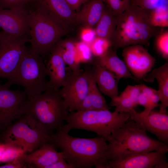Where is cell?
<instances>
[{
    "label": "cell",
    "instance_id": "6da1fadb",
    "mask_svg": "<svg viewBox=\"0 0 168 168\" xmlns=\"http://www.w3.org/2000/svg\"><path fill=\"white\" fill-rule=\"evenodd\" d=\"M68 132L63 126L51 135L50 142L61 151L66 161L73 168H103L108 149L106 140L98 135L76 137Z\"/></svg>",
    "mask_w": 168,
    "mask_h": 168
},
{
    "label": "cell",
    "instance_id": "7a4b0ae2",
    "mask_svg": "<svg viewBox=\"0 0 168 168\" xmlns=\"http://www.w3.org/2000/svg\"><path fill=\"white\" fill-rule=\"evenodd\" d=\"M108 142L103 168L109 161L128 154L168 151V146L147 135L130 117L121 127L114 131L107 140Z\"/></svg>",
    "mask_w": 168,
    "mask_h": 168
},
{
    "label": "cell",
    "instance_id": "3957f363",
    "mask_svg": "<svg viewBox=\"0 0 168 168\" xmlns=\"http://www.w3.org/2000/svg\"><path fill=\"white\" fill-rule=\"evenodd\" d=\"M161 31L152 25L148 12L130 3L117 17L115 32L111 40L112 48L117 50L136 44L148 47L150 39Z\"/></svg>",
    "mask_w": 168,
    "mask_h": 168
},
{
    "label": "cell",
    "instance_id": "277c9868",
    "mask_svg": "<svg viewBox=\"0 0 168 168\" xmlns=\"http://www.w3.org/2000/svg\"><path fill=\"white\" fill-rule=\"evenodd\" d=\"M69 113L59 89L54 88L28 98L24 108V114L42 131L49 135L63 126Z\"/></svg>",
    "mask_w": 168,
    "mask_h": 168
},
{
    "label": "cell",
    "instance_id": "5b68a950",
    "mask_svg": "<svg viewBox=\"0 0 168 168\" xmlns=\"http://www.w3.org/2000/svg\"><path fill=\"white\" fill-rule=\"evenodd\" d=\"M128 113L111 112L108 110L76 111L69 112L63 127L90 131L107 140L111 133L122 127L130 117Z\"/></svg>",
    "mask_w": 168,
    "mask_h": 168
},
{
    "label": "cell",
    "instance_id": "8992f818",
    "mask_svg": "<svg viewBox=\"0 0 168 168\" xmlns=\"http://www.w3.org/2000/svg\"><path fill=\"white\" fill-rule=\"evenodd\" d=\"M45 64L40 56L27 48L17 68L4 85L22 86L28 98L40 94L52 88L46 77Z\"/></svg>",
    "mask_w": 168,
    "mask_h": 168
},
{
    "label": "cell",
    "instance_id": "52a82bcc",
    "mask_svg": "<svg viewBox=\"0 0 168 168\" xmlns=\"http://www.w3.org/2000/svg\"><path fill=\"white\" fill-rule=\"evenodd\" d=\"M2 138L4 143L26 153L50 142L51 135L42 131L28 116L24 114L4 129Z\"/></svg>",
    "mask_w": 168,
    "mask_h": 168
},
{
    "label": "cell",
    "instance_id": "ba28073f",
    "mask_svg": "<svg viewBox=\"0 0 168 168\" xmlns=\"http://www.w3.org/2000/svg\"><path fill=\"white\" fill-rule=\"evenodd\" d=\"M31 49L43 57L49 54L62 36L67 32L58 25L37 11L29 12Z\"/></svg>",
    "mask_w": 168,
    "mask_h": 168
},
{
    "label": "cell",
    "instance_id": "9c48e42d",
    "mask_svg": "<svg viewBox=\"0 0 168 168\" xmlns=\"http://www.w3.org/2000/svg\"><path fill=\"white\" fill-rule=\"evenodd\" d=\"M92 78L90 70L74 73L69 69L65 83L59 89L69 112L77 110L88 92Z\"/></svg>",
    "mask_w": 168,
    "mask_h": 168
},
{
    "label": "cell",
    "instance_id": "30bf717a",
    "mask_svg": "<svg viewBox=\"0 0 168 168\" xmlns=\"http://www.w3.org/2000/svg\"><path fill=\"white\" fill-rule=\"evenodd\" d=\"M27 99L24 91L12 90L0 82V129H5L24 114Z\"/></svg>",
    "mask_w": 168,
    "mask_h": 168
},
{
    "label": "cell",
    "instance_id": "8fae6325",
    "mask_svg": "<svg viewBox=\"0 0 168 168\" xmlns=\"http://www.w3.org/2000/svg\"><path fill=\"white\" fill-rule=\"evenodd\" d=\"M29 39L9 35L0 44V78L8 79L15 72L27 49Z\"/></svg>",
    "mask_w": 168,
    "mask_h": 168
},
{
    "label": "cell",
    "instance_id": "7c38bea8",
    "mask_svg": "<svg viewBox=\"0 0 168 168\" xmlns=\"http://www.w3.org/2000/svg\"><path fill=\"white\" fill-rule=\"evenodd\" d=\"M31 9L39 12L67 33L72 31L77 24L76 12L65 0H34Z\"/></svg>",
    "mask_w": 168,
    "mask_h": 168
},
{
    "label": "cell",
    "instance_id": "4fadbf2b",
    "mask_svg": "<svg viewBox=\"0 0 168 168\" xmlns=\"http://www.w3.org/2000/svg\"><path fill=\"white\" fill-rule=\"evenodd\" d=\"M167 151L129 153L108 162L105 168H167Z\"/></svg>",
    "mask_w": 168,
    "mask_h": 168
},
{
    "label": "cell",
    "instance_id": "5bb4252c",
    "mask_svg": "<svg viewBox=\"0 0 168 168\" xmlns=\"http://www.w3.org/2000/svg\"><path fill=\"white\" fill-rule=\"evenodd\" d=\"M122 55L128 69L138 82L151 71L155 62V58L141 44L124 47Z\"/></svg>",
    "mask_w": 168,
    "mask_h": 168
},
{
    "label": "cell",
    "instance_id": "9a60e30c",
    "mask_svg": "<svg viewBox=\"0 0 168 168\" xmlns=\"http://www.w3.org/2000/svg\"><path fill=\"white\" fill-rule=\"evenodd\" d=\"M130 118L140 128L155 135L158 140L168 145V115L152 110L146 116H141L135 109L129 113Z\"/></svg>",
    "mask_w": 168,
    "mask_h": 168
},
{
    "label": "cell",
    "instance_id": "2e32d148",
    "mask_svg": "<svg viewBox=\"0 0 168 168\" xmlns=\"http://www.w3.org/2000/svg\"><path fill=\"white\" fill-rule=\"evenodd\" d=\"M0 28L9 35L28 38L29 12L24 10L0 9Z\"/></svg>",
    "mask_w": 168,
    "mask_h": 168
},
{
    "label": "cell",
    "instance_id": "e0dca14e",
    "mask_svg": "<svg viewBox=\"0 0 168 168\" xmlns=\"http://www.w3.org/2000/svg\"><path fill=\"white\" fill-rule=\"evenodd\" d=\"M52 143L47 142L30 154L21 155L20 157L27 168H46L63 158L62 152H58Z\"/></svg>",
    "mask_w": 168,
    "mask_h": 168
},
{
    "label": "cell",
    "instance_id": "ac0fdd59",
    "mask_svg": "<svg viewBox=\"0 0 168 168\" xmlns=\"http://www.w3.org/2000/svg\"><path fill=\"white\" fill-rule=\"evenodd\" d=\"M49 54L48 61L45 63L49 81L51 86L59 89L65 84L67 79L69 68L64 61L61 55L54 46Z\"/></svg>",
    "mask_w": 168,
    "mask_h": 168
},
{
    "label": "cell",
    "instance_id": "d6986e66",
    "mask_svg": "<svg viewBox=\"0 0 168 168\" xmlns=\"http://www.w3.org/2000/svg\"><path fill=\"white\" fill-rule=\"evenodd\" d=\"M90 70L101 93L111 99L118 95V83L114 74L102 66L93 61Z\"/></svg>",
    "mask_w": 168,
    "mask_h": 168
},
{
    "label": "cell",
    "instance_id": "ffe728a7",
    "mask_svg": "<svg viewBox=\"0 0 168 168\" xmlns=\"http://www.w3.org/2000/svg\"><path fill=\"white\" fill-rule=\"evenodd\" d=\"M156 79L158 85L160 101L159 111L161 113L166 112L168 106V61L159 68L152 70L147 74L143 80L146 82H152Z\"/></svg>",
    "mask_w": 168,
    "mask_h": 168
},
{
    "label": "cell",
    "instance_id": "44dd1931",
    "mask_svg": "<svg viewBox=\"0 0 168 168\" xmlns=\"http://www.w3.org/2000/svg\"><path fill=\"white\" fill-rule=\"evenodd\" d=\"M76 13L77 24L93 28L100 18L105 4L103 0H89Z\"/></svg>",
    "mask_w": 168,
    "mask_h": 168
},
{
    "label": "cell",
    "instance_id": "7402d4cb",
    "mask_svg": "<svg viewBox=\"0 0 168 168\" xmlns=\"http://www.w3.org/2000/svg\"><path fill=\"white\" fill-rule=\"evenodd\" d=\"M94 61L113 73L119 82L121 78H130L138 82L130 72L124 61L118 57L117 50L112 48L102 57L95 58Z\"/></svg>",
    "mask_w": 168,
    "mask_h": 168
},
{
    "label": "cell",
    "instance_id": "603a6c76",
    "mask_svg": "<svg viewBox=\"0 0 168 168\" xmlns=\"http://www.w3.org/2000/svg\"><path fill=\"white\" fill-rule=\"evenodd\" d=\"M77 42L72 40H60L54 46L67 66L74 73H79L81 71L80 63L76 53Z\"/></svg>",
    "mask_w": 168,
    "mask_h": 168
},
{
    "label": "cell",
    "instance_id": "cb8c5ba5",
    "mask_svg": "<svg viewBox=\"0 0 168 168\" xmlns=\"http://www.w3.org/2000/svg\"><path fill=\"white\" fill-rule=\"evenodd\" d=\"M110 109L92 76L88 92L77 111L109 110Z\"/></svg>",
    "mask_w": 168,
    "mask_h": 168
},
{
    "label": "cell",
    "instance_id": "d4e9b609",
    "mask_svg": "<svg viewBox=\"0 0 168 168\" xmlns=\"http://www.w3.org/2000/svg\"><path fill=\"white\" fill-rule=\"evenodd\" d=\"M117 22V17L105 5L103 13L95 28L96 36L111 40L115 32Z\"/></svg>",
    "mask_w": 168,
    "mask_h": 168
},
{
    "label": "cell",
    "instance_id": "484cf974",
    "mask_svg": "<svg viewBox=\"0 0 168 168\" xmlns=\"http://www.w3.org/2000/svg\"><path fill=\"white\" fill-rule=\"evenodd\" d=\"M151 24L159 27L168 26V6L161 5L149 12Z\"/></svg>",
    "mask_w": 168,
    "mask_h": 168
},
{
    "label": "cell",
    "instance_id": "4316f807",
    "mask_svg": "<svg viewBox=\"0 0 168 168\" xmlns=\"http://www.w3.org/2000/svg\"><path fill=\"white\" fill-rule=\"evenodd\" d=\"M111 99L110 105L115 107L114 111L117 113H130L137 106L130 99L121 94Z\"/></svg>",
    "mask_w": 168,
    "mask_h": 168
},
{
    "label": "cell",
    "instance_id": "83f0119b",
    "mask_svg": "<svg viewBox=\"0 0 168 168\" xmlns=\"http://www.w3.org/2000/svg\"><path fill=\"white\" fill-rule=\"evenodd\" d=\"M90 46L95 58H99L105 55L112 48V44L110 40L96 37Z\"/></svg>",
    "mask_w": 168,
    "mask_h": 168
},
{
    "label": "cell",
    "instance_id": "f1b7e54d",
    "mask_svg": "<svg viewBox=\"0 0 168 168\" xmlns=\"http://www.w3.org/2000/svg\"><path fill=\"white\" fill-rule=\"evenodd\" d=\"M76 50L80 63H92L95 57L92 53L89 44L81 41L77 42Z\"/></svg>",
    "mask_w": 168,
    "mask_h": 168
},
{
    "label": "cell",
    "instance_id": "f546056e",
    "mask_svg": "<svg viewBox=\"0 0 168 168\" xmlns=\"http://www.w3.org/2000/svg\"><path fill=\"white\" fill-rule=\"evenodd\" d=\"M34 0H0V9L24 10L28 12Z\"/></svg>",
    "mask_w": 168,
    "mask_h": 168
},
{
    "label": "cell",
    "instance_id": "4dcf8cb0",
    "mask_svg": "<svg viewBox=\"0 0 168 168\" xmlns=\"http://www.w3.org/2000/svg\"><path fill=\"white\" fill-rule=\"evenodd\" d=\"M156 36L155 44L157 51L163 58L168 60V30H161Z\"/></svg>",
    "mask_w": 168,
    "mask_h": 168
},
{
    "label": "cell",
    "instance_id": "1f68e13d",
    "mask_svg": "<svg viewBox=\"0 0 168 168\" xmlns=\"http://www.w3.org/2000/svg\"><path fill=\"white\" fill-rule=\"evenodd\" d=\"M105 5L110 9L114 15L118 17L128 7L129 0H103Z\"/></svg>",
    "mask_w": 168,
    "mask_h": 168
},
{
    "label": "cell",
    "instance_id": "d6a6232c",
    "mask_svg": "<svg viewBox=\"0 0 168 168\" xmlns=\"http://www.w3.org/2000/svg\"><path fill=\"white\" fill-rule=\"evenodd\" d=\"M20 149L8 144L0 143V163L7 162L20 155L13 154V152Z\"/></svg>",
    "mask_w": 168,
    "mask_h": 168
},
{
    "label": "cell",
    "instance_id": "836d02e7",
    "mask_svg": "<svg viewBox=\"0 0 168 168\" xmlns=\"http://www.w3.org/2000/svg\"><path fill=\"white\" fill-rule=\"evenodd\" d=\"M144 9L148 13L161 5H168V0H135L130 2Z\"/></svg>",
    "mask_w": 168,
    "mask_h": 168
},
{
    "label": "cell",
    "instance_id": "e575fe53",
    "mask_svg": "<svg viewBox=\"0 0 168 168\" xmlns=\"http://www.w3.org/2000/svg\"><path fill=\"white\" fill-rule=\"evenodd\" d=\"M159 101L158 91L155 89L152 94L149 96L148 101L146 106L144 108V110L140 113H138L139 115L141 116H146L155 108L160 106V104H158Z\"/></svg>",
    "mask_w": 168,
    "mask_h": 168
},
{
    "label": "cell",
    "instance_id": "d590c367",
    "mask_svg": "<svg viewBox=\"0 0 168 168\" xmlns=\"http://www.w3.org/2000/svg\"><path fill=\"white\" fill-rule=\"evenodd\" d=\"M141 92L140 84L135 86L128 85L120 94L130 99L137 106L138 98Z\"/></svg>",
    "mask_w": 168,
    "mask_h": 168
},
{
    "label": "cell",
    "instance_id": "8d00e7d4",
    "mask_svg": "<svg viewBox=\"0 0 168 168\" xmlns=\"http://www.w3.org/2000/svg\"><path fill=\"white\" fill-rule=\"evenodd\" d=\"M96 37L95 29L93 28L83 26L80 30L79 37L81 41L89 45Z\"/></svg>",
    "mask_w": 168,
    "mask_h": 168
},
{
    "label": "cell",
    "instance_id": "74e56055",
    "mask_svg": "<svg viewBox=\"0 0 168 168\" xmlns=\"http://www.w3.org/2000/svg\"><path fill=\"white\" fill-rule=\"evenodd\" d=\"M27 168V166L21 159L20 156L13 160L7 162L5 164L0 166V168Z\"/></svg>",
    "mask_w": 168,
    "mask_h": 168
},
{
    "label": "cell",
    "instance_id": "f35d334b",
    "mask_svg": "<svg viewBox=\"0 0 168 168\" xmlns=\"http://www.w3.org/2000/svg\"><path fill=\"white\" fill-rule=\"evenodd\" d=\"M46 168H73L63 158L48 166Z\"/></svg>",
    "mask_w": 168,
    "mask_h": 168
},
{
    "label": "cell",
    "instance_id": "ab89813d",
    "mask_svg": "<svg viewBox=\"0 0 168 168\" xmlns=\"http://www.w3.org/2000/svg\"><path fill=\"white\" fill-rule=\"evenodd\" d=\"M71 8L75 11L89 0H65Z\"/></svg>",
    "mask_w": 168,
    "mask_h": 168
},
{
    "label": "cell",
    "instance_id": "60d3db41",
    "mask_svg": "<svg viewBox=\"0 0 168 168\" xmlns=\"http://www.w3.org/2000/svg\"><path fill=\"white\" fill-rule=\"evenodd\" d=\"M148 98L149 96L141 92L138 98V105H142L144 108L147 103Z\"/></svg>",
    "mask_w": 168,
    "mask_h": 168
},
{
    "label": "cell",
    "instance_id": "b9f144b4",
    "mask_svg": "<svg viewBox=\"0 0 168 168\" xmlns=\"http://www.w3.org/2000/svg\"><path fill=\"white\" fill-rule=\"evenodd\" d=\"M9 35L3 30L0 31V44Z\"/></svg>",
    "mask_w": 168,
    "mask_h": 168
},
{
    "label": "cell",
    "instance_id": "7bdbcfd3",
    "mask_svg": "<svg viewBox=\"0 0 168 168\" xmlns=\"http://www.w3.org/2000/svg\"><path fill=\"white\" fill-rule=\"evenodd\" d=\"M130 2H133L135 0H129Z\"/></svg>",
    "mask_w": 168,
    "mask_h": 168
}]
</instances>
